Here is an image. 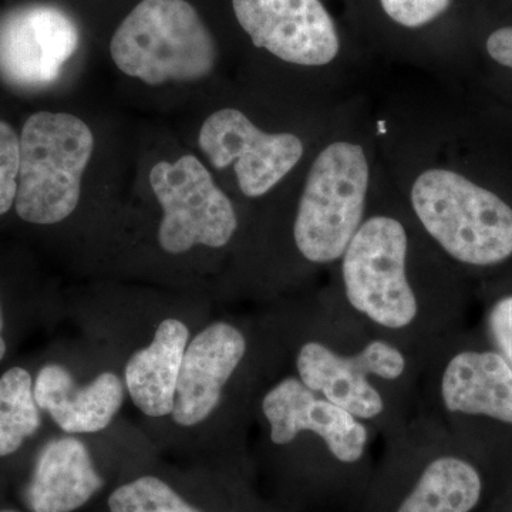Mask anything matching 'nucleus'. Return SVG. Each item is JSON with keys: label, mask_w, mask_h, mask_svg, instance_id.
<instances>
[{"label": "nucleus", "mask_w": 512, "mask_h": 512, "mask_svg": "<svg viewBox=\"0 0 512 512\" xmlns=\"http://www.w3.org/2000/svg\"><path fill=\"white\" fill-rule=\"evenodd\" d=\"M375 110L380 165L448 264L467 278L512 266V113L468 82Z\"/></svg>", "instance_id": "1"}, {"label": "nucleus", "mask_w": 512, "mask_h": 512, "mask_svg": "<svg viewBox=\"0 0 512 512\" xmlns=\"http://www.w3.org/2000/svg\"><path fill=\"white\" fill-rule=\"evenodd\" d=\"M276 372L348 410L380 440L413 419L426 355L403 348L350 311L326 281L269 319Z\"/></svg>", "instance_id": "2"}, {"label": "nucleus", "mask_w": 512, "mask_h": 512, "mask_svg": "<svg viewBox=\"0 0 512 512\" xmlns=\"http://www.w3.org/2000/svg\"><path fill=\"white\" fill-rule=\"evenodd\" d=\"M326 281L370 328L421 355L460 330L466 279L423 234L382 165L365 221Z\"/></svg>", "instance_id": "3"}, {"label": "nucleus", "mask_w": 512, "mask_h": 512, "mask_svg": "<svg viewBox=\"0 0 512 512\" xmlns=\"http://www.w3.org/2000/svg\"><path fill=\"white\" fill-rule=\"evenodd\" d=\"M252 413L261 426L274 507L291 512H359L372 483L379 436L348 410L276 372Z\"/></svg>", "instance_id": "4"}, {"label": "nucleus", "mask_w": 512, "mask_h": 512, "mask_svg": "<svg viewBox=\"0 0 512 512\" xmlns=\"http://www.w3.org/2000/svg\"><path fill=\"white\" fill-rule=\"evenodd\" d=\"M382 444L359 512H474L481 504L485 481L473 450L436 421L416 413Z\"/></svg>", "instance_id": "5"}, {"label": "nucleus", "mask_w": 512, "mask_h": 512, "mask_svg": "<svg viewBox=\"0 0 512 512\" xmlns=\"http://www.w3.org/2000/svg\"><path fill=\"white\" fill-rule=\"evenodd\" d=\"M416 413L470 448L478 437L511 434L510 363L490 342L481 345L458 330L427 355Z\"/></svg>", "instance_id": "6"}, {"label": "nucleus", "mask_w": 512, "mask_h": 512, "mask_svg": "<svg viewBox=\"0 0 512 512\" xmlns=\"http://www.w3.org/2000/svg\"><path fill=\"white\" fill-rule=\"evenodd\" d=\"M121 72L150 86L195 82L217 64V43L185 0H143L121 22L110 43Z\"/></svg>", "instance_id": "7"}, {"label": "nucleus", "mask_w": 512, "mask_h": 512, "mask_svg": "<svg viewBox=\"0 0 512 512\" xmlns=\"http://www.w3.org/2000/svg\"><path fill=\"white\" fill-rule=\"evenodd\" d=\"M232 9L256 49L311 73L329 100L356 96V79L343 66L342 33L322 0H232Z\"/></svg>", "instance_id": "8"}, {"label": "nucleus", "mask_w": 512, "mask_h": 512, "mask_svg": "<svg viewBox=\"0 0 512 512\" xmlns=\"http://www.w3.org/2000/svg\"><path fill=\"white\" fill-rule=\"evenodd\" d=\"M19 144V217L37 225L66 220L79 204L92 131L72 114L40 111L26 121Z\"/></svg>", "instance_id": "9"}, {"label": "nucleus", "mask_w": 512, "mask_h": 512, "mask_svg": "<svg viewBox=\"0 0 512 512\" xmlns=\"http://www.w3.org/2000/svg\"><path fill=\"white\" fill-rule=\"evenodd\" d=\"M268 326L261 340L228 319L214 320L188 342L171 416L181 427H195L217 414L232 387L247 380L259 382L274 372V349ZM258 389V387H251Z\"/></svg>", "instance_id": "10"}, {"label": "nucleus", "mask_w": 512, "mask_h": 512, "mask_svg": "<svg viewBox=\"0 0 512 512\" xmlns=\"http://www.w3.org/2000/svg\"><path fill=\"white\" fill-rule=\"evenodd\" d=\"M333 117L305 134L266 131L244 111L227 107L204 121L198 143L215 170L232 167L242 195L258 200L301 170Z\"/></svg>", "instance_id": "11"}, {"label": "nucleus", "mask_w": 512, "mask_h": 512, "mask_svg": "<svg viewBox=\"0 0 512 512\" xmlns=\"http://www.w3.org/2000/svg\"><path fill=\"white\" fill-rule=\"evenodd\" d=\"M150 184L164 211L158 242L165 252L184 254L198 245L221 249L234 241L237 208L197 157L160 161L151 170Z\"/></svg>", "instance_id": "12"}, {"label": "nucleus", "mask_w": 512, "mask_h": 512, "mask_svg": "<svg viewBox=\"0 0 512 512\" xmlns=\"http://www.w3.org/2000/svg\"><path fill=\"white\" fill-rule=\"evenodd\" d=\"M79 29L62 9L28 5L0 16V77L22 89L55 82L79 46Z\"/></svg>", "instance_id": "13"}, {"label": "nucleus", "mask_w": 512, "mask_h": 512, "mask_svg": "<svg viewBox=\"0 0 512 512\" xmlns=\"http://www.w3.org/2000/svg\"><path fill=\"white\" fill-rule=\"evenodd\" d=\"M261 501L239 467L185 484L158 473L124 476L104 498L106 512H255Z\"/></svg>", "instance_id": "14"}, {"label": "nucleus", "mask_w": 512, "mask_h": 512, "mask_svg": "<svg viewBox=\"0 0 512 512\" xmlns=\"http://www.w3.org/2000/svg\"><path fill=\"white\" fill-rule=\"evenodd\" d=\"M109 478L77 437L49 441L37 454L23 500L29 512H80L106 493Z\"/></svg>", "instance_id": "15"}, {"label": "nucleus", "mask_w": 512, "mask_h": 512, "mask_svg": "<svg viewBox=\"0 0 512 512\" xmlns=\"http://www.w3.org/2000/svg\"><path fill=\"white\" fill-rule=\"evenodd\" d=\"M35 402L42 412L69 434L106 430L124 402V384L116 373H100L86 386H77L69 370L47 365L33 384Z\"/></svg>", "instance_id": "16"}, {"label": "nucleus", "mask_w": 512, "mask_h": 512, "mask_svg": "<svg viewBox=\"0 0 512 512\" xmlns=\"http://www.w3.org/2000/svg\"><path fill=\"white\" fill-rule=\"evenodd\" d=\"M190 330L178 319H165L157 326L147 348L137 350L124 370V383L131 400L153 419L173 413L175 390Z\"/></svg>", "instance_id": "17"}, {"label": "nucleus", "mask_w": 512, "mask_h": 512, "mask_svg": "<svg viewBox=\"0 0 512 512\" xmlns=\"http://www.w3.org/2000/svg\"><path fill=\"white\" fill-rule=\"evenodd\" d=\"M40 423L32 376L23 367H12L0 377V458L18 453Z\"/></svg>", "instance_id": "18"}, {"label": "nucleus", "mask_w": 512, "mask_h": 512, "mask_svg": "<svg viewBox=\"0 0 512 512\" xmlns=\"http://www.w3.org/2000/svg\"><path fill=\"white\" fill-rule=\"evenodd\" d=\"M483 55V69L466 82L483 90L512 113V23L488 33Z\"/></svg>", "instance_id": "19"}, {"label": "nucleus", "mask_w": 512, "mask_h": 512, "mask_svg": "<svg viewBox=\"0 0 512 512\" xmlns=\"http://www.w3.org/2000/svg\"><path fill=\"white\" fill-rule=\"evenodd\" d=\"M387 22L407 33L431 28L447 15L454 0H376Z\"/></svg>", "instance_id": "20"}, {"label": "nucleus", "mask_w": 512, "mask_h": 512, "mask_svg": "<svg viewBox=\"0 0 512 512\" xmlns=\"http://www.w3.org/2000/svg\"><path fill=\"white\" fill-rule=\"evenodd\" d=\"M20 144L10 124L0 120V215L15 204L19 188Z\"/></svg>", "instance_id": "21"}, {"label": "nucleus", "mask_w": 512, "mask_h": 512, "mask_svg": "<svg viewBox=\"0 0 512 512\" xmlns=\"http://www.w3.org/2000/svg\"><path fill=\"white\" fill-rule=\"evenodd\" d=\"M485 336L512 367V291L500 292L485 311Z\"/></svg>", "instance_id": "22"}, {"label": "nucleus", "mask_w": 512, "mask_h": 512, "mask_svg": "<svg viewBox=\"0 0 512 512\" xmlns=\"http://www.w3.org/2000/svg\"><path fill=\"white\" fill-rule=\"evenodd\" d=\"M3 313H2V305H0V362H2L3 357L6 355V342L3 339Z\"/></svg>", "instance_id": "23"}, {"label": "nucleus", "mask_w": 512, "mask_h": 512, "mask_svg": "<svg viewBox=\"0 0 512 512\" xmlns=\"http://www.w3.org/2000/svg\"><path fill=\"white\" fill-rule=\"evenodd\" d=\"M255 512H291V511L281 510V508L274 507V505H268V504L262 503L261 505H259L258 510H256Z\"/></svg>", "instance_id": "24"}, {"label": "nucleus", "mask_w": 512, "mask_h": 512, "mask_svg": "<svg viewBox=\"0 0 512 512\" xmlns=\"http://www.w3.org/2000/svg\"><path fill=\"white\" fill-rule=\"evenodd\" d=\"M0 512H20V511L15 510V508H0Z\"/></svg>", "instance_id": "25"}]
</instances>
